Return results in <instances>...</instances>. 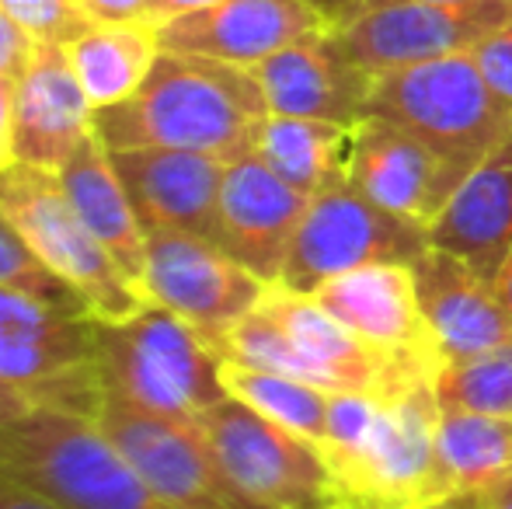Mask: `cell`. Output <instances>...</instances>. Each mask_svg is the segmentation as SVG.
Returning a JSON list of instances; mask_svg holds the SVG:
<instances>
[{
	"instance_id": "6da1fadb",
	"label": "cell",
	"mask_w": 512,
	"mask_h": 509,
	"mask_svg": "<svg viewBox=\"0 0 512 509\" xmlns=\"http://www.w3.org/2000/svg\"><path fill=\"white\" fill-rule=\"evenodd\" d=\"M265 116L251 70L161 49L136 95L95 112V136L108 150H199L230 164L255 150Z\"/></svg>"
},
{
	"instance_id": "7a4b0ae2",
	"label": "cell",
	"mask_w": 512,
	"mask_h": 509,
	"mask_svg": "<svg viewBox=\"0 0 512 509\" xmlns=\"http://www.w3.org/2000/svg\"><path fill=\"white\" fill-rule=\"evenodd\" d=\"M436 381L401 394H331L321 454L342 509L436 506Z\"/></svg>"
},
{
	"instance_id": "3957f363",
	"label": "cell",
	"mask_w": 512,
	"mask_h": 509,
	"mask_svg": "<svg viewBox=\"0 0 512 509\" xmlns=\"http://www.w3.org/2000/svg\"><path fill=\"white\" fill-rule=\"evenodd\" d=\"M216 353L223 363L297 377L328 394H401L436 381L443 370L370 346L331 318L314 297H300L283 286H269L262 304L230 328Z\"/></svg>"
},
{
	"instance_id": "277c9868",
	"label": "cell",
	"mask_w": 512,
	"mask_h": 509,
	"mask_svg": "<svg viewBox=\"0 0 512 509\" xmlns=\"http://www.w3.org/2000/svg\"><path fill=\"white\" fill-rule=\"evenodd\" d=\"M0 471L63 509H171L95 419L32 408L0 426Z\"/></svg>"
},
{
	"instance_id": "5b68a950",
	"label": "cell",
	"mask_w": 512,
	"mask_h": 509,
	"mask_svg": "<svg viewBox=\"0 0 512 509\" xmlns=\"http://www.w3.org/2000/svg\"><path fill=\"white\" fill-rule=\"evenodd\" d=\"M98 367L105 391L171 419L196 422L227 394L223 356L168 307L147 304L122 321H98Z\"/></svg>"
},
{
	"instance_id": "8992f818",
	"label": "cell",
	"mask_w": 512,
	"mask_h": 509,
	"mask_svg": "<svg viewBox=\"0 0 512 509\" xmlns=\"http://www.w3.org/2000/svg\"><path fill=\"white\" fill-rule=\"evenodd\" d=\"M366 116L408 129L460 175L512 133V109L488 88L471 53L380 74Z\"/></svg>"
},
{
	"instance_id": "52a82bcc",
	"label": "cell",
	"mask_w": 512,
	"mask_h": 509,
	"mask_svg": "<svg viewBox=\"0 0 512 509\" xmlns=\"http://www.w3.org/2000/svg\"><path fill=\"white\" fill-rule=\"evenodd\" d=\"M0 377L28 401L95 419L105 401L95 318L0 286Z\"/></svg>"
},
{
	"instance_id": "ba28073f",
	"label": "cell",
	"mask_w": 512,
	"mask_h": 509,
	"mask_svg": "<svg viewBox=\"0 0 512 509\" xmlns=\"http://www.w3.org/2000/svg\"><path fill=\"white\" fill-rule=\"evenodd\" d=\"M0 210L25 234L35 255L88 300L98 321H122L147 304L140 286L88 231L56 171H42L21 161L7 164L0 171Z\"/></svg>"
},
{
	"instance_id": "9c48e42d",
	"label": "cell",
	"mask_w": 512,
	"mask_h": 509,
	"mask_svg": "<svg viewBox=\"0 0 512 509\" xmlns=\"http://www.w3.org/2000/svg\"><path fill=\"white\" fill-rule=\"evenodd\" d=\"M425 248H429V231L422 224L384 210L370 196L342 182L307 203L276 286L300 297H314L324 283L345 272L377 262L411 265Z\"/></svg>"
},
{
	"instance_id": "30bf717a",
	"label": "cell",
	"mask_w": 512,
	"mask_h": 509,
	"mask_svg": "<svg viewBox=\"0 0 512 509\" xmlns=\"http://www.w3.org/2000/svg\"><path fill=\"white\" fill-rule=\"evenodd\" d=\"M199 429L237 485L265 509H342L321 447L237 398L199 415Z\"/></svg>"
},
{
	"instance_id": "8fae6325",
	"label": "cell",
	"mask_w": 512,
	"mask_h": 509,
	"mask_svg": "<svg viewBox=\"0 0 512 509\" xmlns=\"http://www.w3.org/2000/svg\"><path fill=\"white\" fill-rule=\"evenodd\" d=\"M98 426L171 509H265L230 478L199 422L147 412L105 391Z\"/></svg>"
},
{
	"instance_id": "7c38bea8",
	"label": "cell",
	"mask_w": 512,
	"mask_h": 509,
	"mask_svg": "<svg viewBox=\"0 0 512 509\" xmlns=\"http://www.w3.org/2000/svg\"><path fill=\"white\" fill-rule=\"evenodd\" d=\"M509 21L512 0H415L370 7L331 32L349 60L380 77L415 63L471 53Z\"/></svg>"
},
{
	"instance_id": "4fadbf2b",
	"label": "cell",
	"mask_w": 512,
	"mask_h": 509,
	"mask_svg": "<svg viewBox=\"0 0 512 509\" xmlns=\"http://www.w3.org/2000/svg\"><path fill=\"white\" fill-rule=\"evenodd\" d=\"M269 283L237 265L213 241L182 231H147L143 293L189 321L213 349L262 304Z\"/></svg>"
},
{
	"instance_id": "5bb4252c",
	"label": "cell",
	"mask_w": 512,
	"mask_h": 509,
	"mask_svg": "<svg viewBox=\"0 0 512 509\" xmlns=\"http://www.w3.org/2000/svg\"><path fill=\"white\" fill-rule=\"evenodd\" d=\"M328 18L310 0H220L157 25L168 53H189L255 70L279 49L324 32Z\"/></svg>"
},
{
	"instance_id": "9a60e30c",
	"label": "cell",
	"mask_w": 512,
	"mask_h": 509,
	"mask_svg": "<svg viewBox=\"0 0 512 509\" xmlns=\"http://www.w3.org/2000/svg\"><path fill=\"white\" fill-rule=\"evenodd\" d=\"M307 203L304 192L286 185L262 157H237L223 171L213 245L262 283L276 286Z\"/></svg>"
},
{
	"instance_id": "2e32d148",
	"label": "cell",
	"mask_w": 512,
	"mask_h": 509,
	"mask_svg": "<svg viewBox=\"0 0 512 509\" xmlns=\"http://www.w3.org/2000/svg\"><path fill=\"white\" fill-rule=\"evenodd\" d=\"M345 182L370 196L377 206L429 231L464 175L408 129L380 116H366L352 126V157Z\"/></svg>"
},
{
	"instance_id": "e0dca14e",
	"label": "cell",
	"mask_w": 512,
	"mask_h": 509,
	"mask_svg": "<svg viewBox=\"0 0 512 509\" xmlns=\"http://www.w3.org/2000/svg\"><path fill=\"white\" fill-rule=\"evenodd\" d=\"M251 74L262 84L272 116L324 119L342 126H356L359 119H366V105L377 81L356 60H349L331 28L279 49Z\"/></svg>"
},
{
	"instance_id": "ac0fdd59",
	"label": "cell",
	"mask_w": 512,
	"mask_h": 509,
	"mask_svg": "<svg viewBox=\"0 0 512 509\" xmlns=\"http://www.w3.org/2000/svg\"><path fill=\"white\" fill-rule=\"evenodd\" d=\"M143 231H182L216 241L227 161L199 150H108Z\"/></svg>"
},
{
	"instance_id": "d6986e66",
	"label": "cell",
	"mask_w": 512,
	"mask_h": 509,
	"mask_svg": "<svg viewBox=\"0 0 512 509\" xmlns=\"http://www.w3.org/2000/svg\"><path fill=\"white\" fill-rule=\"evenodd\" d=\"M411 276L443 367L474 360L512 339V314L502 307L492 279L471 262L429 245L411 262Z\"/></svg>"
},
{
	"instance_id": "ffe728a7",
	"label": "cell",
	"mask_w": 512,
	"mask_h": 509,
	"mask_svg": "<svg viewBox=\"0 0 512 509\" xmlns=\"http://www.w3.org/2000/svg\"><path fill=\"white\" fill-rule=\"evenodd\" d=\"M95 133V105L88 102L67 46L35 42L25 74L14 88V161L60 171Z\"/></svg>"
},
{
	"instance_id": "44dd1931",
	"label": "cell",
	"mask_w": 512,
	"mask_h": 509,
	"mask_svg": "<svg viewBox=\"0 0 512 509\" xmlns=\"http://www.w3.org/2000/svg\"><path fill=\"white\" fill-rule=\"evenodd\" d=\"M314 300L331 318L342 321L352 335H359L370 346L443 367L432 332L425 325L422 304H418L411 265H363V269H352L345 276L324 283L314 293Z\"/></svg>"
},
{
	"instance_id": "7402d4cb",
	"label": "cell",
	"mask_w": 512,
	"mask_h": 509,
	"mask_svg": "<svg viewBox=\"0 0 512 509\" xmlns=\"http://www.w3.org/2000/svg\"><path fill=\"white\" fill-rule=\"evenodd\" d=\"M429 245L495 279L512 252V133L495 143L453 189L429 224Z\"/></svg>"
},
{
	"instance_id": "603a6c76",
	"label": "cell",
	"mask_w": 512,
	"mask_h": 509,
	"mask_svg": "<svg viewBox=\"0 0 512 509\" xmlns=\"http://www.w3.org/2000/svg\"><path fill=\"white\" fill-rule=\"evenodd\" d=\"M60 185L88 231L108 248L122 272L140 286L143 293V265H147V231L136 217L129 192L122 185L119 171L112 164V154L95 133L77 147V154L63 164ZM147 297V293H143Z\"/></svg>"
},
{
	"instance_id": "cb8c5ba5",
	"label": "cell",
	"mask_w": 512,
	"mask_h": 509,
	"mask_svg": "<svg viewBox=\"0 0 512 509\" xmlns=\"http://www.w3.org/2000/svg\"><path fill=\"white\" fill-rule=\"evenodd\" d=\"M255 157H262L286 185L307 199L335 189L349 175L352 126L324 123V119L265 116L255 136Z\"/></svg>"
},
{
	"instance_id": "d4e9b609",
	"label": "cell",
	"mask_w": 512,
	"mask_h": 509,
	"mask_svg": "<svg viewBox=\"0 0 512 509\" xmlns=\"http://www.w3.org/2000/svg\"><path fill=\"white\" fill-rule=\"evenodd\" d=\"M512 475V415L443 408L436 433V503L474 496Z\"/></svg>"
},
{
	"instance_id": "484cf974",
	"label": "cell",
	"mask_w": 512,
	"mask_h": 509,
	"mask_svg": "<svg viewBox=\"0 0 512 509\" xmlns=\"http://www.w3.org/2000/svg\"><path fill=\"white\" fill-rule=\"evenodd\" d=\"M67 56L95 112L108 109L136 95L147 81L161 56L157 25H91L81 39L70 42Z\"/></svg>"
},
{
	"instance_id": "4316f807",
	"label": "cell",
	"mask_w": 512,
	"mask_h": 509,
	"mask_svg": "<svg viewBox=\"0 0 512 509\" xmlns=\"http://www.w3.org/2000/svg\"><path fill=\"white\" fill-rule=\"evenodd\" d=\"M223 384H227L230 398L244 401V405L255 408L265 419H272L276 426L304 436V440L317 443V447L324 443L331 405L328 391H321V387L307 381H297V377L241 367V363H223Z\"/></svg>"
},
{
	"instance_id": "83f0119b",
	"label": "cell",
	"mask_w": 512,
	"mask_h": 509,
	"mask_svg": "<svg viewBox=\"0 0 512 509\" xmlns=\"http://www.w3.org/2000/svg\"><path fill=\"white\" fill-rule=\"evenodd\" d=\"M439 408L512 415V339L464 363H446L436 377Z\"/></svg>"
},
{
	"instance_id": "f1b7e54d",
	"label": "cell",
	"mask_w": 512,
	"mask_h": 509,
	"mask_svg": "<svg viewBox=\"0 0 512 509\" xmlns=\"http://www.w3.org/2000/svg\"><path fill=\"white\" fill-rule=\"evenodd\" d=\"M0 286L42 300V304H49V307H60V311L95 318L88 300L70 283H63V279L35 255V248L28 245L25 234L11 224V217H7L4 210H0Z\"/></svg>"
},
{
	"instance_id": "f546056e",
	"label": "cell",
	"mask_w": 512,
	"mask_h": 509,
	"mask_svg": "<svg viewBox=\"0 0 512 509\" xmlns=\"http://www.w3.org/2000/svg\"><path fill=\"white\" fill-rule=\"evenodd\" d=\"M0 7L35 42H53V46H70L95 25L81 0H0Z\"/></svg>"
},
{
	"instance_id": "4dcf8cb0",
	"label": "cell",
	"mask_w": 512,
	"mask_h": 509,
	"mask_svg": "<svg viewBox=\"0 0 512 509\" xmlns=\"http://www.w3.org/2000/svg\"><path fill=\"white\" fill-rule=\"evenodd\" d=\"M471 56L478 63L481 77L488 81V88L512 109V21L502 25L499 32H492L488 39H481L471 49Z\"/></svg>"
},
{
	"instance_id": "1f68e13d",
	"label": "cell",
	"mask_w": 512,
	"mask_h": 509,
	"mask_svg": "<svg viewBox=\"0 0 512 509\" xmlns=\"http://www.w3.org/2000/svg\"><path fill=\"white\" fill-rule=\"evenodd\" d=\"M95 25H157L154 0H81Z\"/></svg>"
},
{
	"instance_id": "d6a6232c",
	"label": "cell",
	"mask_w": 512,
	"mask_h": 509,
	"mask_svg": "<svg viewBox=\"0 0 512 509\" xmlns=\"http://www.w3.org/2000/svg\"><path fill=\"white\" fill-rule=\"evenodd\" d=\"M35 53V39L0 7V77H21Z\"/></svg>"
},
{
	"instance_id": "836d02e7",
	"label": "cell",
	"mask_w": 512,
	"mask_h": 509,
	"mask_svg": "<svg viewBox=\"0 0 512 509\" xmlns=\"http://www.w3.org/2000/svg\"><path fill=\"white\" fill-rule=\"evenodd\" d=\"M0 509H63V506H56L53 499L35 492L32 485H25L21 478L0 471Z\"/></svg>"
},
{
	"instance_id": "e575fe53",
	"label": "cell",
	"mask_w": 512,
	"mask_h": 509,
	"mask_svg": "<svg viewBox=\"0 0 512 509\" xmlns=\"http://www.w3.org/2000/svg\"><path fill=\"white\" fill-rule=\"evenodd\" d=\"M14 88L18 77H0V171L14 164Z\"/></svg>"
},
{
	"instance_id": "d590c367",
	"label": "cell",
	"mask_w": 512,
	"mask_h": 509,
	"mask_svg": "<svg viewBox=\"0 0 512 509\" xmlns=\"http://www.w3.org/2000/svg\"><path fill=\"white\" fill-rule=\"evenodd\" d=\"M478 496V506L481 509H512V475L499 478L495 485H488V489L474 492Z\"/></svg>"
},
{
	"instance_id": "8d00e7d4",
	"label": "cell",
	"mask_w": 512,
	"mask_h": 509,
	"mask_svg": "<svg viewBox=\"0 0 512 509\" xmlns=\"http://www.w3.org/2000/svg\"><path fill=\"white\" fill-rule=\"evenodd\" d=\"M25 412H32L28 401L21 398V394L4 381V377H0V426L11 422V419H18V415H25Z\"/></svg>"
},
{
	"instance_id": "74e56055",
	"label": "cell",
	"mask_w": 512,
	"mask_h": 509,
	"mask_svg": "<svg viewBox=\"0 0 512 509\" xmlns=\"http://www.w3.org/2000/svg\"><path fill=\"white\" fill-rule=\"evenodd\" d=\"M310 4L317 7V11L328 18V25L331 28H338V25H345V21L356 14V7H359V0H310Z\"/></svg>"
},
{
	"instance_id": "f35d334b",
	"label": "cell",
	"mask_w": 512,
	"mask_h": 509,
	"mask_svg": "<svg viewBox=\"0 0 512 509\" xmlns=\"http://www.w3.org/2000/svg\"><path fill=\"white\" fill-rule=\"evenodd\" d=\"M209 4H220V0H154V18L157 25L175 14H185V11H199V7H209Z\"/></svg>"
},
{
	"instance_id": "ab89813d",
	"label": "cell",
	"mask_w": 512,
	"mask_h": 509,
	"mask_svg": "<svg viewBox=\"0 0 512 509\" xmlns=\"http://www.w3.org/2000/svg\"><path fill=\"white\" fill-rule=\"evenodd\" d=\"M492 286H495V293H499L502 307H506V311L512 314V252L506 255V262H502V269L495 272Z\"/></svg>"
},
{
	"instance_id": "60d3db41",
	"label": "cell",
	"mask_w": 512,
	"mask_h": 509,
	"mask_svg": "<svg viewBox=\"0 0 512 509\" xmlns=\"http://www.w3.org/2000/svg\"><path fill=\"white\" fill-rule=\"evenodd\" d=\"M429 509H481V506H478V496H453V499H443V503H436Z\"/></svg>"
},
{
	"instance_id": "b9f144b4",
	"label": "cell",
	"mask_w": 512,
	"mask_h": 509,
	"mask_svg": "<svg viewBox=\"0 0 512 509\" xmlns=\"http://www.w3.org/2000/svg\"><path fill=\"white\" fill-rule=\"evenodd\" d=\"M387 4H415V0H359L356 14L370 11V7H387ZM356 14H352V18H356Z\"/></svg>"
}]
</instances>
